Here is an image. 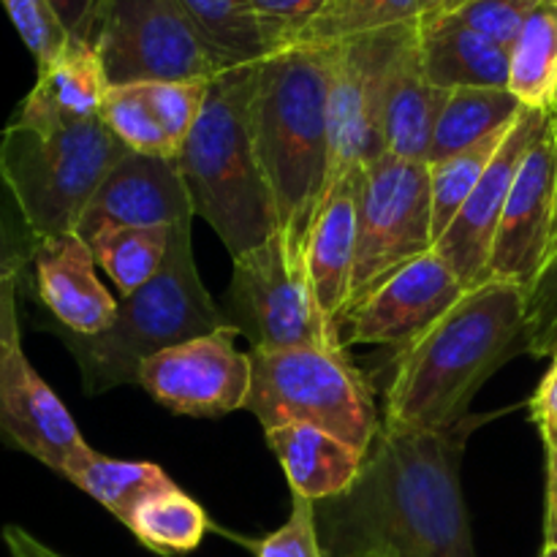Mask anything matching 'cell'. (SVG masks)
<instances>
[{"label":"cell","mask_w":557,"mask_h":557,"mask_svg":"<svg viewBox=\"0 0 557 557\" xmlns=\"http://www.w3.org/2000/svg\"><path fill=\"white\" fill-rule=\"evenodd\" d=\"M549 455V482H547V522H544V544L557 547V451Z\"/></svg>","instance_id":"cell-45"},{"label":"cell","mask_w":557,"mask_h":557,"mask_svg":"<svg viewBox=\"0 0 557 557\" xmlns=\"http://www.w3.org/2000/svg\"><path fill=\"white\" fill-rule=\"evenodd\" d=\"M555 109H557V107H555Z\"/></svg>","instance_id":"cell-48"},{"label":"cell","mask_w":557,"mask_h":557,"mask_svg":"<svg viewBox=\"0 0 557 557\" xmlns=\"http://www.w3.org/2000/svg\"><path fill=\"white\" fill-rule=\"evenodd\" d=\"M63 30L74 41H85L96 47L98 27H101L103 3L107 0H47Z\"/></svg>","instance_id":"cell-40"},{"label":"cell","mask_w":557,"mask_h":557,"mask_svg":"<svg viewBox=\"0 0 557 557\" xmlns=\"http://www.w3.org/2000/svg\"><path fill=\"white\" fill-rule=\"evenodd\" d=\"M128 152L101 117L49 134L11 120L0 136V183L41 245L79 232L96 190Z\"/></svg>","instance_id":"cell-6"},{"label":"cell","mask_w":557,"mask_h":557,"mask_svg":"<svg viewBox=\"0 0 557 557\" xmlns=\"http://www.w3.org/2000/svg\"><path fill=\"white\" fill-rule=\"evenodd\" d=\"M253 557H324L315 525V504L302 495H294L292 517L286 525L261 539L253 547Z\"/></svg>","instance_id":"cell-36"},{"label":"cell","mask_w":557,"mask_h":557,"mask_svg":"<svg viewBox=\"0 0 557 557\" xmlns=\"http://www.w3.org/2000/svg\"><path fill=\"white\" fill-rule=\"evenodd\" d=\"M528 294L487 281L468 288L460 302L419 341L397 351L384 392L386 428L451 433L471 419L484 381L525 351Z\"/></svg>","instance_id":"cell-2"},{"label":"cell","mask_w":557,"mask_h":557,"mask_svg":"<svg viewBox=\"0 0 557 557\" xmlns=\"http://www.w3.org/2000/svg\"><path fill=\"white\" fill-rule=\"evenodd\" d=\"M451 90H441L428 79L419 54L417 22L408 27L386 74L384 141L386 152L428 163L430 141Z\"/></svg>","instance_id":"cell-21"},{"label":"cell","mask_w":557,"mask_h":557,"mask_svg":"<svg viewBox=\"0 0 557 557\" xmlns=\"http://www.w3.org/2000/svg\"><path fill=\"white\" fill-rule=\"evenodd\" d=\"M362 177L364 169H357L332 185L310 232L308 250H305L310 292L324 321L337 335L351 305Z\"/></svg>","instance_id":"cell-19"},{"label":"cell","mask_w":557,"mask_h":557,"mask_svg":"<svg viewBox=\"0 0 557 557\" xmlns=\"http://www.w3.org/2000/svg\"><path fill=\"white\" fill-rule=\"evenodd\" d=\"M332 65L335 44H294L256 65V152L275 205L277 237L294 264H305L310 232L330 194Z\"/></svg>","instance_id":"cell-3"},{"label":"cell","mask_w":557,"mask_h":557,"mask_svg":"<svg viewBox=\"0 0 557 557\" xmlns=\"http://www.w3.org/2000/svg\"><path fill=\"white\" fill-rule=\"evenodd\" d=\"M0 444L25 451L63 479L74 476L96 451L25 351H16L0 370Z\"/></svg>","instance_id":"cell-16"},{"label":"cell","mask_w":557,"mask_h":557,"mask_svg":"<svg viewBox=\"0 0 557 557\" xmlns=\"http://www.w3.org/2000/svg\"><path fill=\"white\" fill-rule=\"evenodd\" d=\"M85 243L90 245L96 264L114 281L120 297H128L163 270L169 243H172V228L107 226Z\"/></svg>","instance_id":"cell-27"},{"label":"cell","mask_w":557,"mask_h":557,"mask_svg":"<svg viewBox=\"0 0 557 557\" xmlns=\"http://www.w3.org/2000/svg\"><path fill=\"white\" fill-rule=\"evenodd\" d=\"M96 52L109 85L212 79L223 71L180 0H107Z\"/></svg>","instance_id":"cell-9"},{"label":"cell","mask_w":557,"mask_h":557,"mask_svg":"<svg viewBox=\"0 0 557 557\" xmlns=\"http://www.w3.org/2000/svg\"><path fill=\"white\" fill-rule=\"evenodd\" d=\"M0 3H3L9 20L14 22L25 47L36 58L38 69L58 58L60 49L71 41L47 0H0Z\"/></svg>","instance_id":"cell-34"},{"label":"cell","mask_w":557,"mask_h":557,"mask_svg":"<svg viewBox=\"0 0 557 557\" xmlns=\"http://www.w3.org/2000/svg\"><path fill=\"white\" fill-rule=\"evenodd\" d=\"M69 482L76 484L82 493L90 495L96 504H101L123 525L141 500L174 484L169 473L156 462L114 460V457L98 455V451H92L90 460Z\"/></svg>","instance_id":"cell-28"},{"label":"cell","mask_w":557,"mask_h":557,"mask_svg":"<svg viewBox=\"0 0 557 557\" xmlns=\"http://www.w3.org/2000/svg\"><path fill=\"white\" fill-rule=\"evenodd\" d=\"M237 326L177 343L147 359L139 386L172 413L199 419L226 417L248 403L250 357L237 351Z\"/></svg>","instance_id":"cell-12"},{"label":"cell","mask_w":557,"mask_h":557,"mask_svg":"<svg viewBox=\"0 0 557 557\" xmlns=\"http://www.w3.org/2000/svg\"><path fill=\"white\" fill-rule=\"evenodd\" d=\"M509 90L525 109L557 107V0L536 5L509 49Z\"/></svg>","instance_id":"cell-25"},{"label":"cell","mask_w":557,"mask_h":557,"mask_svg":"<svg viewBox=\"0 0 557 557\" xmlns=\"http://www.w3.org/2000/svg\"><path fill=\"white\" fill-rule=\"evenodd\" d=\"M539 557H557V547H555V544H544L542 555H539Z\"/></svg>","instance_id":"cell-47"},{"label":"cell","mask_w":557,"mask_h":557,"mask_svg":"<svg viewBox=\"0 0 557 557\" xmlns=\"http://www.w3.org/2000/svg\"><path fill=\"white\" fill-rule=\"evenodd\" d=\"M509 128L500 134L490 136V139L479 141V145L468 147V150L455 152V156L444 158L438 163H428L430 166V194H433V237L438 243L444 237L446 228L462 210L468 196L479 185L482 174L487 172L490 161L498 152L500 141L506 139Z\"/></svg>","instance_id":"cell-31"},{"label":"cell","mask_w":557,"mask_h":557,"mask_svg":"<svg viewBox=\"0 0 557 557\" xmlns=\"http://www.w3.org/2000/svg\"><path fill=\"white\" fill-rule=\"evenodd\" d=\"M256 65H232L212 76L199 120L177 152L194 212L221 237L232 259L277 234L250 120Z\"/></svg>","instance_id":"cell-4"},{"label":"cell","mask_w":557,"mask_h":557,"mask_svg":"<svg viewBox=\"0 0 557 557\" xmlns=\"http://www.w3.org/2000/svg\"><path fill=\"white\" fill-rule=\"evenodd\" d=\"M544 0H468L455 11L468 27L487 36L490 41L511 49L515 38L520 36L528 16L542 5Z\"/></svg>","instance_id":"cell-35"},{"label":"cell","mask_w":557,"mask_h":557,"mask_svg":"<svg viewBox=\"0 0 557 557\" xmlns=\"http://www.w3.org/2000/svg\"><path fill=\"white\" fill-rule=\"evenodd\" d=\"M468 0H433V5L428 9L424 16H441V14H455L460 5H466Z\"/></svg>","instance_id":"cell-46"},{"label":"cell","mask_w":557,"mask_h":557,"mask_svg":"<svg viewBox=\"0 0 557 557\" xmlns=\"http://www.w3.org/2000/svg\"><path fill=\"white\" fill-rule=\"evenodd\" d=\"M417 33L424 74L441 90L509 87V49L468 27L457 14L422 16Z\"/></svg>","instance_id":"cell-22"},{"label":"cell","mask_w":557,"mask_h":557,"mask_svg":"<svg viewBox=\"0 0 557 557\" xmlns=\"http://www.w3.org/2000/svg\"><path fill=\"white\" fill-rule=\"evenodd\" d=\"M207 85H210V79L141 82V87L147 92V101H150L163 134L169 136V141H172V147L177 152L183 147V141L188 139L194 123L199 120V112L207 98Z\"/></svg>","instance_id":"cell-33"},{"label":"cell","mask_w":557,"mask_h":557,"mask_svg":"<svg viewBox=\"0 0 557 557\" xmlns=\"http://www.w3.org/2000/svg\"><path fill=\"white\" fill-rule=\"evenodd\" d=\"M101 120L131 152L177 158V150L163 134L141 85H109L101 107Z\"/></svg>","instance_id":"cell-32"},{"label":"cell","mask_w":557,"mask_h":557,"mask_svg":"<svg viewBox=\"0 0 557 557\" xmlns=\"http://www.w3.org/2000/svg\"><path fill=\"white\" fill-rule=\"evenodd\" d=\"M430 250H435L430 166L386 152L364 169L359 190L357 267L348 310L392 272Z\"/></svg>","instance_id":"cell-8"},{"label":"cell","mask_w":557,"mask_h":557,"mask_svg":"<svg viewBox=\"0 0 557 557\" xmlns=\"http://www.w3.org/2000/svg\"><path fill=\"white\" fill-rule=\"evenodd\" d=\"M522 103L511 96L509 87H460L446 98L441 117L435 123L428 163H438L455 152L468 150L500 131L511 128L520 117Z\"/></svg>","instance_id":"cell-24"},{"label":"cell","mask_w":557,"mask_h":557,"mask_svg":"<svg viewBox=\"0 0 557 557\" xmlns=\"http://www.w3.org/2000/svg\"><path fill=\"white\" fill-rule=\"evenodd\" d=\"M226 315L250 348H343L310 292L305 264H294L281 237L234 259Z\"/></svg>","instance_id":"cell-10"},{"label":"cell","mask_w":557,"mask_h":557,"mask_svg":"<svg viewBox=\"0 0 557 557\" xmlns=\"http://www.w3.org/2000/svg\"><path fill=\"white\" fill-rule=\"evenodd\" d=\"M109 79L96 47L71 38L58 58L38 69V79L16 109L14 123L25 128L63 131L101 117Z\"/></svg>","instance_id":"cell-20"},{"label":"cell","mask_w":557,"mask_h":557,"mask_svg":"<svg viewBox=\"0 0 557 557\" xmlns=\"http://www.w3.org/2000/svg\"><path fill=\"white\" fill-rule=\"evenodd\" d=\"M557 128L555 114L536 145L528 150L500 215L490 253L487 281L511 283L531 294L547 261L555 223Z\"/></svg>","instance_id":"cell-14"},{"label":"cell","mask_w":557,"mask_h":557,"mask_svg":"<svg viewBox=\"0 0 557 557\" xmlns=\"http://www.w3.org/2000/svg\"><path fill=\"white\" fill-rule=\"evenodd\" d=\"M226 310L215 305L201 283L188 226L172 228L163 270L139 292L120 299L117 319L101 335H71L52 326L82 373L87 395H103L136 384L147 359L177 343L228 326Z\"/></svg>","instance_id":"cell-5"},{"label":"cell","mask_w":557,"mask_h":557,"mask_svg":"<svg viewBox=\"0 0 557 557\" xmlns=\"http://www.w3.org/2000/svg\"><path fill=\"white\" fill-rule=\"evenodd\" d=\"M433 0H330L294 44H341L389 27L419 22ZM292 44V47H294Z\"/></svg>","instance_id":"cell-30"},{"label":"cell","mask_w":557,"mask_h":557,"mask_svg":"<svg viewBox=\"0 0 557 557\" xmlns=\"http://www.w3.org/2000/svg\"><path fill=\"white\" fill-rule=\"evenodd\" d=\"M245 411L267 430L308 424L337 435L362 455L381 430V413L348 351L332 348H250Z\"/></svg>","instance_id":"cell-7"},{"label":"cell","mask_w":557,"mask_h":557,"mask_svg":"<svg viewBox=\"0 0 557 557\" xmlns=\"http://www.w3.org/2000/svg\"><path fill=\"white\" fill-rule=\"evenodd\" d=\"M267 446L281 462L292 493L302 495L310 504L348 493L364 466L362 451L308 424L267 430Z\"/></svg>","instance_id":"cell-23"},{"label":"cell","mask_w":557,"mask_h":557,"mask_svg":"<svg viewBox=\"0 0 557 557\" xmlns=\"http://www.w3.org/2000/svg\"><path fill=\"white\" fill-rule=\"evenodd\" d=\"M330 0H250L272 52L292 47Z\"/></svg>","instance_id":"cell-37"},{"label":"cell","mask_w":557,"mask_h":557,"mask_svg":"<svg viewBox=\"0 0 557 557\" xmlns=\"http://www.w3.org/2000/svg\"><path fill=\"white\" fill-rule=\"evenodd\" d=\"M36 248V239L30 237L20 212L5 194L3 183H0V281L3 277H25Z\"/></svg>","instance_id":"cell-38"},{"label":"cell","mask_w":557,"mask_h":557,"mask_svg":"<svg viewBox=\"0 0 557 557\" xmlns=\"http://www.w3.org/2000/svg\"><path fill=\"white\" fill-rule=\"evenodd\" d=\"M531 419L547 451H557V354L531 400Z\"/></svg>","instance_id":"cell-41"},{"label":"cell","mask_w":557,"mask_h":557,"mask_svg":"<svg viewBox=\"0 0 557 557\" xmlns=\"http://www.w3.org/2000/svg\"><path fill=\"white\" fill-rule=\"evenodd\" d=\"M194 201L177 158L128 152L87 205L79 237L90 239L107 226L177 228L194 223Z\"/></svg>","instance_id":"cell-17"},{"label":"cell","mask_w":557,"mask_h":557,"mask_svg":"<svg viewBox=\"0 0 557 557\" xmlns=\"http://www.w3.org/2000/svg\"><path fill=\"white\" fill-rule=\"evenodd\" d=\"M471 428L381 424L357 484L315 511L324 557H479L460 482Z\"/></svg>","instance_id":"cell-1"},{"label":"cell","mask_w":557,"mask_h":557,"mask_svg":"<svg viewBox=\"0 0 557 557\" xmlns=\"http://www.w3.org/2000/svg\"><path fill=\"white\" fill-rule=\"evenodd\" d=\"M125 528L150 553L185 555L194 553L205 533L210 531V517L201 509L199 500L172 484L141 500L125 520Z\"/></svg>","instance_id":"cell-26"},{"label":"cell","mask_w":557,"mask_h":557,"mask_svg":"<svg viewBox=\"0 0 557 557\" xmlns=\"http://www.w3.org/2000/svg\"><path fill=\"white\" fill-rule=\"evenodd\" d=\"M22 277H3L0 281V370L5 368L20 346V315H16V292Z\"/></svg>","instance_id":"cell-42"},{"label":"cell","mask_w":557,"mask_h":557,"mask_svg":"<svg viewBox=\"0 0 557 557\" xmlns=\"http://www.w3.org/2000/svg\"><path fill=\"white\" fill-rule=\"evenodd\" d=\"M555 128H557V109H555ZM557 305V190H555V223H553V239H549L547 261L539 275L536 286L528 294V332H525V351L528 341L542 330L544 321L549 319L553 308Z\"/></svg>","instance_id":"cell-39"},{"label":"cell","mask_w":557,"mask_h":557,"mask_svg":"<svg viewBox=\"0 0 557 557\" xmlns=\"http://www.w3.org/2000/svg\"><path fill=\"white\" fill-rule=\"evenodd\" d=\"M33 283L38 302L52 313L54 326L71 335H101L117 319L120 302L96 275V256L79 232L63 234L36 248Z\"/></svg>","instance_id":"cell-18"},{"label":"cell","mask_w":557,"mask_h":557,"mask_svg":"<svg viewBox=\"0 0 557 557\" xmlns=\"http://www.w3.org/2000/svg\"><path fill=\"white\" fill-rule=\"evenodd\" d=\"M525 354H531V357H539V359L555 357L557 354V305L553 308V313H549V319L542 324V330L528 341Z\"/></svg>","instance_id":"cell-44"},{"label":"cell","mask_w":557,"mask_h":557,"mask_svg":"<svg viewBox=\"0 0 557 557\" xmlns=\"http://www.w3.org/2000/svg\"><path fill=\"white\" fill-rule=\"evenodd\" d=\"M223 69L259 63L272 54L250 0H180Z\"/></svg>","instance_id":"cell-29"},{"label":"cell","mask_w":557,"mask_h":557,"mask_svg":"<svg viewBox=\"0 0 557 557\" xmlns=\"http://www.w3.org/2000/svg\"><path fill=\"white\" fill-rule=\"evenodd\" d=\"M411 25L335 44L330 85V188L346 174L368 169L386 156V74Z\"/></svg>","instance_id":"cell-11"},{"label":"cell","mask_w":557,"mask_h":557,"mask_svg":"<svg viewBox=\"0 0 557 557\" xmlns=\"http://www.w3.org/2000/svg\"><path fill=\"white\" fill-rule=\"evenodd\" d=\"M3 544L11 557H63L60 553H54L52 547H47L44 542H38L33 533H27L25 528L20 525L3 528Z\"/></svg>","instance_id":"cell-43"},{"label":"cell","mask_w":557,"mask_h":557,"mask_svg":"<svg viewBox=\"0 0 557 557\" xmlns=\"http://www.w3.org/2000/svg\"><path fill=\"white\" fill-rule=\"evenodd\" d=\"M549 117H553V112L522 109L506 139L500 141L495 158L490 161L487 172L482 174L479 185L473 188V194L468 196V201L457 212L444 237L435 243V253L446 261V267L460 277L466 288H476L487 283L490 253H493L506 199H509L511 185H515V177L520 172L522 161H525L528 150L544 134Z\"/></svg>","instance_id":"cell-15"},{"label":"cell","mask_w":557,"mask_h":557,"mask_svg":"<svg viewBox=\"0 0 557 557\" xmlns=\"http://www.w3.org/2000/svg\"><path fill=\"white\" fill-rule=\"evenodd\" d=\"M468 288L435 250L392 272L346 313L341 343L348 346H411L444 319Z\"/></svg>","instance_id":"cell-13"}]
</instances>
